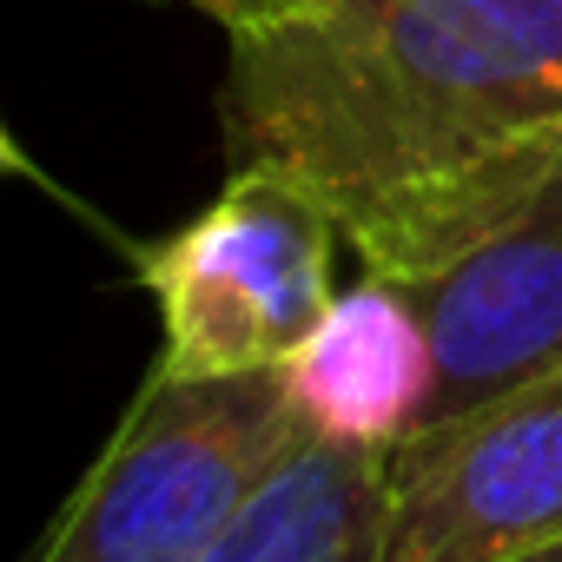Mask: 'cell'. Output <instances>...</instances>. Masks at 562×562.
Returning a JSON list of instances; mask_svg holds the SVG:
<instances>
[{"instance_id":"30bf717a","label":"cell","mask_w":562,"mask_h":562,"mask_svg":"<svg viewBox=\"0 0 562 562\" xmlns=\"http://www.w3.org/2000/svg\"><path fill=\"white\" fill-rule=\"evenodd\" d=\"M186 8H199V14H212V8H218V0H186Z\"/></svg>"},{"instance_id":"ba28073f","label":"cell","mask_w":562,"mask_h":562,"mask_svg":"<svg viewBox=\"0 0 562 562\" xmlns=\"http://www.w3.org/2000/svg\"><path fill=\"white\" fill-rule=\"evenodd\" d=\"M0 179H34V186H41V166H34V153L14 139L8 120H0Z\"/></svg>"},{"instance_id":"5b68a950","label":"cell","mask_w":562,"mask_h":562,"mask_svg":"<svg viewBox=\"0 0 562 562\" xmlns=\"http://www.w3.org/2000/svg\"><path fill=\"white\" fill-rule=\"evenodd\" d=\"M404 292L437 345L430 424L562 364V159L516 218Z\"/></svg>"},{"instance_id":"8fae6325","label":"cell","mask_w":562,"mask_h":562,"mask_svg":"<svg viewBox=\"0 0 562 562\" xmlns=\"http://www.w3.org/2000/svg\"><path fill=\"white\" fill-rule=\"evenodd\" d=\"M146 8H166V0H146Z\"/></svg>"},{"instance_id":"6da1fadb","label":"cell","mask_w":562,"mask_h":562,"mask_svg":"<svg viewBox=\"0 0 562 562\" xmlns=\"http://www.w3.org/2000/svg\"><path fill=\"white\" fill-rule=\"evenodd\" d=\"M225 166L312 192L345 251L424 285L562 159V0H218Z\"/></svg>"},{"instance_id":"7a4b0ae2","label":"cell","mask_w":562,"mask_h":562,"mask_svg":"<svg viewBox=\"0 0 562 562\" xmlns=\"http://www.w3.org/2000/svg\"><path fill=\"white\" fill-rule=\"evenodd\" d=\"M299 443L305 424L278 371L179 378L153 364L27 562H205Z\"/></svg>"},{"instance_id":"8992f818","label":"cell","mask_w":562,"mask_h":562,"mask_svg":"<svg viewBox=\"0 0 562 562\" xmlns=\"http://www.w3.org/2000/svg\"><path fill=\"white\" fill-rule=\"evenodd\" d=\"M278 391L318 443L371 457L404 450L437 404V345L417 299L364 271L351 292L331 299L305 345L278 364Z\"/></svg>"},{"instance_id":"3957f363","label":"cell","mask_w":562,"mask_h":562,"mask_svg":"<svg viewBox=\"0 0 562 562\" xmlns=\"http://www.w3.org/2000/svg\"><path fill=\"white\" fill-rule=\"evenodd\" d=\"M338 218L292 179L232 166L218 199L133 251L159 312V364L179 378L278 371L338 299Z\"/></svg>"},{"instance_id":"277c9868","label":"cell","mask_w":562,"mask_h":562,"mask_svg":"<svg viewBox=\"0 0 562 562\" xmlns=\"http://www.w3.org/2000/svg\"><path fill=\"white\" fill-rule=\"evenodd\" d=\"M562 542V364L391 450L371 562H522Z\"/></svg>"},{"instance_id":"9c48e42d","label":"cell","mask_w":562,"mask_h":562,"mask_svg":"<svg viewBox=\"0 0 562 562\" xmlns=\"http://www.w3.org/2000/svg\"><path fill=\"white\" fill-rule=\"evenodd\" d=\"M522 562H562V542H549V549H536V555H522Z\"/></svg>"},{"instance_id":"52a82bcc","label":"cell","mask_w":562,"mask_h":562,"mask_svg":"<svg viewBox=\"0 0 562 562\" xmlns=\"http://www.w3.org/2000/svg\"><path fill=\"white\" fill-rule=\"evenodd\" d=\"M391 457L305 437L205 562H371Z\"/></svg>"}]
</instances>
